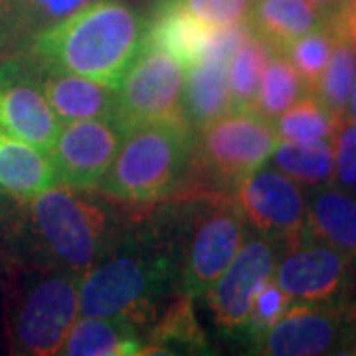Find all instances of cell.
Here are the masks:
<instances>
[{
	"instance_id": "6da1fadb",
	"label": "cell",
	"mask_w": 356,
	"mask_h": 356,
	"mask_svg": "<svg viewBox=\"0 0 356 356\" xmlns=\"http://www.w3.org/2000/svg\"><path fill=\"white\" fill-rule=\"evenodd\" d=\"M147 20L121 0H95L32 38L34 58L117 88L145 48Z\"/></svg>"
},
{
	"instance_id": "7a4b0ae2",
	"label": "cell",
	"mask_w": 356,
	"mask_h": 356,
	"mask_svg": "<svg viewBox=\"0 0 356 356\" xmlns=\"http://www.w3.org/2000/svg\"><path fill=\"white\" fill-rule=\"evenodd\" d=\"M175 285L178 287V257L172 248L127 238L79 277L77 307L83 317L125 318L139 327L156 318V299Z\"/></svg>"
},
{
	"instance_id": "3957f363",
	"label": "cell",
	"mask_w": 356,
	"mask_h": 356,
	"mask_svg": "<svg viewBox=\"0 0 356 356\" xmlns=\"http://www.w3.org/2000/svg\"><path fill=\"white\" fill-rule=\"evenodd\" d=\"M192 153L194 129L186 119L131 125L97 188L121 202L165 200L191 175Z\"/></svg>"
},
{
	"instance_id": "277c9868",
	"label": "cell",
	"mask_w": 356,
	"mask_h": 356,
	"mask_svg": "<svg viewBox=\"0 0 356 356\" xmlns=\"http://www.w3.org/2000/svg\"><path fill=\"white\" fill-rule=\"evenodd\" d=\"M88 191L51 186L28 202L32 232L42 252L74 275H83L119 243L115 222Z\"/></svg>"
},
{
	"instance_id": "5b68a950",
	"label": "cell",
	"mask_w": 356,
	"mask_h": 356,
	"mask_svg": "<svg viewBox=\"0 0 356 356\" xmlns=\"http://www.w3.org/2000/svg\"><path fill=\"white\" fill-rule=\"evenodd\" d=\"M198 131L192 168L220 192L234 191L243 178L257 172L280 145L273 121L255 109H234Z\"/></svg>"
},
{
	"instance_id": "8992f818",
	"label": "cell",
	"mask_w": 356,
	"mask_h": 356,
	"mask_svg": "<svg viewBox=\"0 0 356 356\" xmlns=\"http://www.w3.org/2000/svg\"><path fill=\"white\" fill-rule=\"evenodd\" d=\"M243 234L245 220L234 196L210 191L196 200L188 236L178 254L180 293L194 299L208 291L242 248Z\"/></svg>"
},
{
	"instance_id": "52a82bcc",
	"label": "cell",
	"mask_w": 356,
	"mask_h": 356,
	"mask_svg": "<svg viewBox=\"0 0 356 356\" xmlns=\"http://www.w3.org/2000/svg\"><path fill=\"white\" fill-rule=\"evenodd\" d=\"M79 275L56 271L28 285L8 317V339L16 355H60L76 323Z\"/></svg>"
},
{
	"instance_id": "ba28073f",
	"label": "cell",
	"mask_w": 356,
	"mask_h": 356,
	"mask_svg": "<svg viewBox=\"0 0 356 356\" xmlns=\"http://www.w3.org/2000/svg\"><path fill=\"white\" fill-rule=\"evenodd\" d=\"M355 332L356 311L344 303L293 301L273 327L250 343L257 355L315 356L353 348Z\"/></svg>"
},
{
	"instance_id": "9c48e42d",
	"label": "cell",
	"mask_w": 356,
	"mask_h": 356,
	"mask_svg": "<svg viewBox=\"0 0 356 356\" xmlns=\"http://www.w3.org/2000/svg\"><path fill=\"white\" fill-rule=\"evenodd\" d=\"M186 67L175 56L154 48H143L117 91V119L125 125L147 121L184 119Z\"/></svg>"
},
{
	"instance_id": "30bf717a",
	"label": "cell",
	"mask_w": 356,
	"mask_h": 356,
	"mask_svg": "<svg viewBox=\"0 0 356 356\" xmlns=\"http://www.w3.org/2000/svg\"><path fill=\"white\" fill-rule=\"evenodd\" d=\"M245 224L291 250L305 236L307 202L299 184L275 170H257L234 188Z\"/></svg>"
},
{
	"instance_id": "8fae6325",
	"label": "cell",
	"mask_w": 356,
	"mask_h": 356,
	"mask_svg": "<svg viewBox=\"0 0 356 356\" xmlns=\"http://www.w3.org/2000/svg\"><path fill=\"white\" fill-rule=\"evenodd\" d=\"M125 129L117 117L64 123L50 149L58 184L77 191L97 188L113 163Z\"/></svg>"
},
{
	"instance_id": "7c38bea8",
	"label": "cell",
	"mask_w": 356,
	"mask_h": 356,
	"mask_svg": "<svg viewBox=\"0 0 356 356\" xmlns=\"http://www.w3.org/2000/svg\"><path fill=\"white\" fill-rule=\"evenodd\" d=\"M40 60H13L0 67V129L50 153L62 123L42 88Z\"/></svg>"
},
{
	"instance_id": "4fadbf2b",
	"label": "cell",
	"mask_w": 356,
	"mask_h": 356,
	"mask_svg": "<svg viewBox=\"0 0 356 356\" xmlns=\"http://www.w3.org/2000/svg\"><path fill=\"white\" fill-rule=\"evenodd\" d=\"M353 257L329 243L303 238L275 266V283L303 303H343L350 285Z\"/></svg>"
},
{
	"instance_id": "5bb4252c",
	"label": "cell",
	"mask_w": 356,
	"mask_h": 356,
	"mask_svg": "<svg viewBox=\"0 0 356 356\" xmlns=\"http://www.w3.org/2000/svg\"><path fill=\"white\" fill-rule=\"evenodd\" d=\"M275 248L267 240H250L242 243L238 254L204 293L216 325L226 334L245 331L250 309L257 291L273 277Z\"/></svg>"
},
{
	"instance_id": "9a60e30c",
	"label": "cell",
	"mask_w": 356,
	"mask_h": 356,
	"mask_svg": "<svg viewBox=\"0 0 356 356\" xmlns=\"http://www.w3.org/2000/svg\"><path fill=\"white\" fill-rule=\"evenodd\" d=\"M44 65L42 88L51 111L64 125L81 119L117 117V91L89 77Z\"/></svg>"
},
{
	"instance_id": "2e32d148",
	"label": "cell",
	"mask_w": 356,
	"mask_h": 356,
	"mask_svg": "<svg viewBox=\"0 0 356 356\" xmlns=\"http://www.w3.org/2000/svg\"><path fill=\"white\" fill-rule=\"evenodd\" d=\"M56 184L50 153L0 129V192L16 202H30Z\"/></svg>"
},
{
	"instance_id": "e0dca14e",
	"label": "cell",
	"mask_w": 356,
	"mask_h": 356,
	"mask_svg": "<svg viewBox=\"0 0 356 356\" xmlns=\"http://www.w3.org/2000/svg\"><path fill=\"white\" fill-rule=\"evenodd\" d=\"M212 26L204 24L168 0H159L151 20H147L145 48L163 50L175 56L184 67L204 60Z\"/></svg>"
},
{
	"instance_id": "ac0fdd59",
	"label": "cell",
	"mask_w": 356,
	"mask_h": 356,
	"mask_svg": "<svg viewBox=\"0 0 356 356\" xmlns=\"http://www.w3.org/2000/svg\"><path fill=\"white\" fill-rule=\"evenodd\" d=\"M305 236L356 257V194L341 186H315L307 202ZM303 236V238H305Z\"/></svg>"
},
{
	"instance_id": "d6986e66",
	"label": "cell",
	"mask_w": 356,
	"mask_h": 356,
	"mask_svg": "<svg viewBox=\"0 0 356 356\" xmlns=\"http://www.w3.org/2000/svg\"><path fill=\"white\" fill-rule=\"evenodd\" d=\"M325 20L327 16L309 0H255L248 13L252 32L273 51H285Z\"/></svg>"
},
{
	"instance_id": "ffe728a7",
	"label": "cell",
	"mask_w": 356,
	"mask_h": 356,
	"mask_svg": "<svg viewBox=\"0 0 356 356\" xmlns=\"http://www.w3.org/2000/svg\"><path fill=\"white\" fill-rule=\"evenodd\" d=\"M65 356L145 355V341L137 327L125 318L83 317L76 321L60 348Z\"/></svg>"
},
{
	"instance_id": "44dd1931",
	"label": "cell",
	"mask_w": 356,
	"mask_h": 356,
	"mask_svg": "<svg viewBox=\"0 0 356 356\" xmlns=\"http://www.w3.org/2000/svg\"><path fill=\"white\" fill-rule=\"evenodd\" d=\"M232 111L228 64L204 58L186 67L182 113L192 129H202Z\"/></svg>"
},
{
	"instance_id": "7402d4cb",
	"label": "cell",
	"mask_w": 356,
	"mask_h": 356,
	"mask_svg": "<svg viewBox=\"0 0 356 356\" xmlns=\"http://www.w3.org/2000/svg\"><path fill=\"white\" fill-rule=\"evenodd\" d=\"M191 295L180 293L165 315L156 321L149 339L145 341V355H170V353H208V341L198 321L194 318Z\"/></svg>"
},
{
	"instance_id": "603a6c76",
	"label": "cell",
	"mask_w": 356,
	"mask_h": 356,
	"mask_svg": "<svg viewBox=\"0 0 356 356\" xmlns=\"http://www.w3.org/2000/svg\"><path fill=\"white\" fill-rule=\"evenodd\" d=\"M271 154L273 165L285 177L303 186H323L332 184L334 178V153L331 140L315 143H293L280 140Z\"/></svg>"
},
{
	"instance_id": "cb8c5ba5",
	"label": "cell",
	"mask_w": 356,
	"mask_h": 356,
	"mask_svg": "<svg viewBox=\"0 0 356 356\" xmlns=\"http://www.w3.org/2000/svg\"><path fill=\"white\" fill-rule=\"evenodd\" d=\"M301 95H309L305 81L283 51H273L259 81L254 109L269 121H275Z\"/></svg>"
},
{
	"instance_id": "d4e9b609",
	"label": "cell",
	"mask_w": 356,
	"mask_h": 356,
	"mask_svg": "<svg viewBox=\"0 0 356 356\" xmlns=\"http://www.w3.org/2000/svg\"><path fill=\"white\" fill-rule=\"evenodd\" d=\"M273 50L267 46L259 36H255L250 28L248 38L236 50L228 64L229 97H232V111L234 109H254L259 81L264 76L267 60Z\"/></svg>"
},
{
	"instance_id": "484cf974",
	"label": "cell",
	"mask_w": 356,
	"mask_h": 356,
	"mask_svg": "<svg viewBox=\"0 0 356 356\" xmlns=\"http://www.w3.org/2000/svg\"><path fill=\"white\" fill-rule=\"evenodd\" d=\"M355 83L356 48L348 40L334 36L331 58L323 70V76L318 79L317 89L313 95H317L321 103L331 113L346 111V105H348Z\"/></svg>"
},
{
	"instance_id": "4316f807",
	"label": "cell",
	"mask_w": 356,
	"mask_h": 356,
	"mask_svg": "<svg viewBox=\"0 0 356 356\" xmlns=\"http://www.w3.org/2000/svg\"><path fill=\"white\" fill-rule=\"evenodd\" d=\"M275 121L280 140L315 143L331 139L332 113L313 93L289 105Z\"/></svg>"
},
{
	"instance_id": "83f0119b",
	"label": "cell",
	"mask_w": 356,
	"mask_h": 356,
	"mask_svg": "<svg viewBox=\"0 0 356 356\" xmlns=\"http://www.w3.org/2000/svg\"><path fill=\"white\" fill-rule=\"evenodd\" d=\"M91 2L95 0H16L6 38H26L32 42L40 32L62 22Z\"/></svg>"
},
{
	"instance_id": "f1b7e54d",
	"label": "cell",
	"mask_w": 356,
	"mask_h": 356,
	"mask_svg": "<svg viewBox=\"0 0 356 356\" xmlns=\"http://www.w3.org/2000/svg\"><path fill=\"white\" fill-rule=\"evenodd\" d=\"M332 44H334V34L327 22H323L317 28L309 30L301 38L295 40L291 46L283 51L289 58V62L295 65V70L299 72L301 79L305 81L309 93H315L317 89L323 70L331 58Z\"/></svg>"
},
{
	"instance_id": "f546056e",
	"label": "cell",
	"mask_w": 356,
	"mask_h": 356,
	"mask_svg": "<svg viewBox=\"0 0 356 356\" xmlns=\"http://www.w3.org/2000/svg\"><path fill=\"white\" fill-rule=\"evenodd\" d=\"M331 145L334 153L332 182L356 194V121L346 113H332Z\"/></svg>"
},
{
	"instance_id": "4dcf8cb0",
	"label": "cell",
	"mask_w": 356,
	"mask_h": 356,
	"mask_svg": "<svg viewBox=\"0 0 356 356\" xmlns=\"http://www.w3.org/2000/svg\"><path fill=\"white\" fill-rule=\"evenodd\" d=\"M291 303V297L283 291L271 277L254 297L248 325L243 331L248 334V339L252 341L255 337H259L261 332H266L269 327H273L285 315V311L289 309Z\"/></svg>"
},
{
	"instance_id": "1f68e13d",
	"label": "cell",
	"mask_w": 356,
	"mask_h": 356,
	"mask_svg": "<svg viewBox=\"0 0 356 356\" xmlns=\"http://www.w3.org/2000/svg\"><path fill=\"white\" fill-rule=\"evenodd\" d=\"M212 28H226L248 20L252 0H168Z\"/></svg>"
},
{
	"instance_id": "d6a6232c",
	"label": "cell",
	"mask_w": 356,
	"mask_h": 356,
	"mask_svg": "<svg viewBox=\"0 0 356 356\" xmlns=\"http://www.w3.org/2000/svg\"><path fill=\"white\" fill-rule=\"evenodd\" d=\"M325 22L334 36L348 40L356 48V0H343Z\"/></svg>"
},
{
	"instance_id": "836d02e7",
	"label": "cell",
	"mask_w": 356,
	"mask_h": 356,
	"mask_svg": "<svg viewBox=\"0 0 356 356\" xmlns=\"http://www.w3.org/2000/svg\"><path fill=\"white\" fill-rule=\"evenodd\" d=\"M16 0H0V38H6V32L13 22Z\"/></svg>"
},
{
	"instance_id": "e575fe53",
	"label": "cell",
	"mask_w": 356,
	"mask_h": 356,
	"mask_svg": "<svg viewBox=\"0 0 356 356\" xmlns=\"http://www.w3.org/2000/svg\"><path fill=\"white\" fill-rule=\"evenodd\" d=\"M309 2H311V4H315L318 10L329 18V16H331V14L341 6V2H343V0H309Z\"/></svg>"
},
{
	"instance_id": "d590c367",
	"label": "cell",
	"mask_w": 356,
	"mask_h": 356,
	"mask_svg": "<svg viewBox=\"0 0 356 356\" xmlns=\"http://www.w3.org/2000/svg\"><path fill=\"white\" fill-rule=\"evenodd\" d=\"M6 198H8V196L0 192V228H2V224L6 222V214H8V200H6Z\"/></svg>"
},
{
	"instance_id": "8d00e7d4",
	"label": "cell",
	"mask_w": 356,
	"mask_h": 356,
	"mask_svg": "<svg viewBox=\"0 0 356 356\" xmlns=\"http://www.w3.org/2000/svg\"><path fill=\"white\" fill-rule=\"evenodd\" d=\"M346 113L350 115L356 121V83L353 88V93H350V99H348V105H346Z\"/></svg>"
},
{
	"instance_id": "74e56055",
	"label": "cell",
	"mask_w": 356,
	"mask_h": 356,
	"mask_svg": "<svg viewBox=\"0 0 356 356\" xmlns=\"http://www.w3.org/2000/svg\"><path fill=\"white\" fill-rule=\"evenodd\" d=\"M350 355H356V346H355V348H353V350H350Z\"/></svg>"
}]
</instances>
